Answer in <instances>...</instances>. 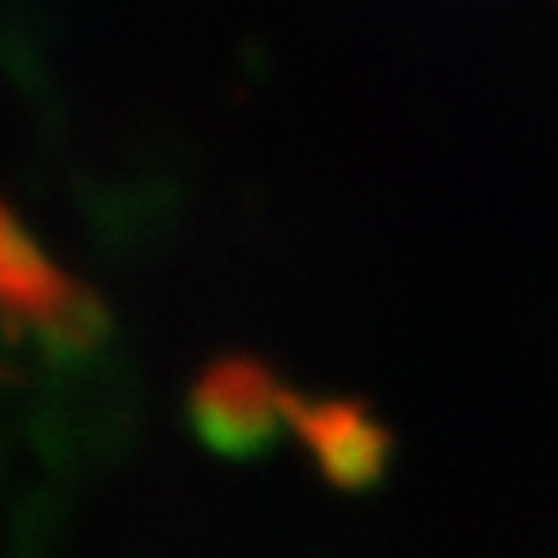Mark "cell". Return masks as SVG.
Returning a JSON list of instances; mask_svg holds the SVG:
<instances>
[{"label":"cell","instance_id":"1","mask_svg":"<svg viewBox=\"0 0 558 558\" xmlns=\"http://www.w3.org/2000/svg\"><path fill=\"white\" fill-rule=\"evenodd\" d=\"M0 326L49 343H80L97 326V304L71 272L0 203Z\"/></svg>","mask_w":558,"mask_h":558}]
</instances>
